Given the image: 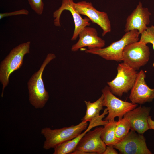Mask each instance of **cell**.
<instances>
[{"instance_id": "cell-1", "label": "cell", "mask_w": 154, "mask_h": 154, "mask_svg": "<svg viewBox=\"0 0 154 154\" xmlns=\"http://www.w3.org/2000/svg\"><path fill=\"white\" fill-rule=\"evenodd\" d=\"M55 58L54 54H48L39 70L32 75L28 82L29 101L36 108H43L49 98L48 93L45 88L42 75L47 64Z\"/></svg>"}, {"instance_id": "cell-2", "label": "cell", "mask_w": 154, "mask_h": 154, "mask_svg": "<svg viewBox=\"0 0 154 154\" xmlns=\"http://www.w3.org/2000/svg\"><path fill=\"white\" fill-rule=\"evenodd\" d=\"M139 35L137 30H131L126 32L121 39L112 43L106 47L88 48L85 52L97 55L107 60L121 62L122 61V52L125 48L131 43L138 41Z\"/></svg>"}, {"instance_id": "cell-3", "label": "cell", "mask_w": 154, "mask_h": 154, "mask_svg": "<svg viewBox=\"0 0 154 154\" xmlns=\"http://www.w3.org/2000/svg\"><path fill=\"white\" fill-rule=\"evenodd\" d=\"M30 42L22 43L14 48L2 61L0 65V81L3 85L1 97H3L5 88L9 82V78L14 71L19 69L22 66L23 58L29 53Z\"/></svg>"}, {"instance_id": "cell-4", "label": "cell", "mask_w": 154, "mask_h": 154, "mask_svg": "<svg viewBox=\"0 0 154 154\" xmlns=\"http://www.w3.org/2000/svg\"><path fill=\"white\" fill-rule=\"evenodd\" d=\"M87 122L82 121L76 125L52 129L45 127L41 133L45 138L43 148L46 150L54 148L60 144L72 139L81 134L87 128Z\"/></svg>"}, {"instance_id": "cell-5", "label": "cell", "mask_w": 154, "mask_h": 154, "mask_svg": "<svg viewBox=\"0 0 154 154\" xmlns=\"http://www.w3.org/2000/svg\"><path fill=\"white\" fill-rule=\"evenodd\" d=\"M117 70V74L115 78L107 83L113 94L121 97L124 93L131 90L138 72L123 62L118 65Z\"/></svg>"}, {"instance_id": "cell-6", "label": "cell", "mask_w": 154, "mask_h": 154, "mask_svg": "<svg viewBox=\"0 0 154 154\" xmlns=\"http://www.w3.org/2000/svg\"><path fill=\"white\" fill-rule=\"evenodd\" d=\"M102 92L104 96L103 106L106 107L108 111L105 120H113L116 117L121 119L127 113L137 106V104L124 101L116 97L108 86H105Z\"/></svg>"}, {"instance_id": "cell-7", "label": "cell", "mask_w": 154, "mask_h": 154, "mask_svg": "<svg viewBox=\"0 0 154 154\" xmlns=\"http://www.w3.org/2000/svg\"><path fill=\"white\" fill-rule=\"evenodd\" d=\"M150 55L149 47L138 41L131 43L125 48L122 52V61L137 70L147 63Z\"/></svg>"}, {"instance_id": "cell-8", "label": "cell", "mask_w": 154, "mask_h": 154, "mask_svg": "<svg viewBox=\"0 0 154 154\" xmlns=\"http://www.w3.org/2000/svg\"><path fill=\"white\" fill-rule=\"evenodd\" d=\"M143 135L131 130L122 140L113 145L120 153L123 154H151L147 147Z\"/></svg>"}, {"instance_id": "cell-9", "label": "cell", "mask_w": 154, "mask_h": 154, "mask_svg": "<svg viewBox=\"0 0 154 154\" xmlns=\"http://www.w3.org/2000/svg\"><path fill=\"white\" fill-rule=\"evenodd\" d=\"M74 6L80 14L86 16L93 23L101 28L103 31L102 36L111 31V22L106 13L98 11L91 3L85 1L75 3Z\"/></svg>"}, {"instance_id": "cell-10", "label": "cell", "mask_w": 154, "mask_h": 154, "mask_svg": "<svg viewBox=\"0 0 154 154\" xmlns=\"http://www.w3.org/2000/svg\"><path fill=\"white\" fill-rule=\"evenodd\" d=\"M74 3L73 0H62L61 6L53 13L54 25L57 27H60L61 26L60 18L62 12L64 10H68L70 12L75 25L74 31L71 39L72 41L76 40L81 31L85 27L90 25L89 18L87 17L82 18L77 11L74 6Z\"/></svg>"}, {"instance_id": "cell-11", "label": "cell", "mask_w": 154, "mask_h": 154, "mask_svg": "<svg viewBox=\"0 0 154 154\" xmlns=\"http://www.w3.org/2000/svg\"><path fill=\"white\" fill-rule=\"evenodd\" d=\"M103 127H97L88 132L80 141L75 150L87 154H103L106 147L100 137Z\"/></svg>"}, {"instance_id": "cell-12", "label": "cell", "mask_w": 154, "mask_h": 154, "mask_svg": "<svg viewBox=\"0 0 154 154\" xmlns=\"http://www.w3.org/2000/svg\"><path fill=\"white\" fill-rule=\"evenodd\" d=\"M146 76L142 70L138 73L129 96L130 101L134 104H142L154 100V88H151L147 85L145 80Z\"/></svg>"}, {"instance_id": "cell-13", "label": "cell", "mask_w": 154, "mask_h": 154, "mask_svg": "<svg viewBox=\"0 0 154 154\" xmlns=\"http://www.w3.org/2000/svg\"><path fill=\"white\" fill-rule=\"evenodd\" d=\"M151 15L148 8L143 7L141 3L139 2L135 9L127 17L124 31L127 32L136 29L141 34L149 23Z\"/></svg>"}, {"instance_id": "cell-14", "label": "cell", "mask_w": 154, "mask_h": 154, "mask_svg": "<svg viewBox=\"0 0 154 154\" xmlns=\"http://www.w3.org/2000/svg\"><path fill=\"white\" fill-rule=\"evenodd\" d=\"M151 108L140 106L129 111L123 117L129 122L131 129L141 134L150 129L148 122Z\"/></svg>"}, {"instance_id": "cell-15", "label": "cell", "mask_w": 154, "mask_h": 154, "mask_svg": "<svg viewBox=\"0 0 154 154\" xmlns=\"http://www.w3.org/2000/svg\"><path fill=\"white\" fill-rule=\"evenodd\" d=\"M78 37V41L71 47L72 52H76L85 47L88 48H102L105 45V40L98 36L96 29L93 27H85L80 33Z\"/></svg>"}, {"instance_id": "cell-16", "label": "cell", "mask_w": 154, "mask_h": 154, "mask_svg": "<svg viewBox=\"0 0 154 154\" xmlns=\"http://www.w3.org/2000/svg\"><path fill=\"white\" fill-rule=\"evenodd\" d=\"M103 100L104 96L102 94L101 96L94 102H91L89 101H84L86 110L82 121L90 122L98 117L100 115V111L103 109Z\"/></svg>"}, {"instance_id": "cell-17", "label": "cell", "mask_w": 154, "mask_h": 154, "mask_svg": "<svg viewBox=\"0 0 154 154\" xmlns=\"http://www.w3.org/2000/svg\"><path fill=\"white\" fill-rule=\"evenodd\" d=\"M93 127L88 125L84 132L74 138L63 143L54 148V154H71L76 149L80 141L88 131Z\"/></svg>"}, {"instance_id": "cell-18", "label": "cell", "mask_w": 154, "mask_h": 154, "mask_svg": "<svg viewBox=\"0 0 154 154\" xmlns=\"http://www.w3.org/2000/svg\"><path fill=\"white\" fill-rule=\"evenodd\" d=\"M116 123L117 121L114 120L109 121L103 127L100 137L106 145H113L119 141L116 137Z\"/></svg>"}, {"instance_id": "cell-19", "label": "cell", "mask_w": 154, "mask_h": 154, "mask_svg": "<svg viewBox=\"0 0 154 154\" xmlns=\"http://www.w3.org/2000/svg\"><path fill=\"white\" fill-rule=\"evenodd\" d=\"M130 130V125L127 119L124 117L119 119L117 121L115 130L116 138L119 141H121L126 136Z\"/></svg>"}, {"instance_id": "cell-20", "label": "cell", "mask_w": 154, "mask_h": 154, "mask_svg": "<svg viewBox=\"0 0 154 154\" xmlns=\"http://www.w3.org/2000/svg\"><path fill=\"white\" fill-rule=\"evenodd\" d=\"M141 34V37L139 41L146 45L147 43L151 44L154 50V26L151 25L147 27Z\"/></svg>"}, {"instance_id": "cell-21", "label": "cell", "mask_w": 154, "mask_h": 154, "mask_svg": "<svg viewBox=\"0 0 154 154\" xmlns=\"http://www.w3.org/2000/svg\"><path fill=\"white\" fill-rule=\"evenodd\" d=\"M32 9L37 14L41 15L43 12L44 4L42 0H28Z\"/></svg>"}, {"instance_id": "cell-22", "label": "cell", "mask_w": 154, "mask_h": 154, "mask_svg": "<svg viewBox=\"0 0 154 154\" xmlns=\"http://www.w3.org/2000/svg\"><path fill=\"white\" fill-rule=\"evenodd\" d=\"M29 12L25 9H22L10 12H5L0 14V19L8 16H14L21 15H28Z\"/></svg>"}, {"instance_id": "cell-23", "label": "cell", "mask_w": 154, "mask_h": 154, "mask_svg": "<svg viewBox=\"0 0 154 154\" xmlns=\"http://www.w3.org/2000/svg\"><path fill=\"white\" fill-rule=\"evenodd\" d=\"M113 145H106V149L103 154H118V152L114 149Z\"/></svg>"}, {"instance_id": "cell-24", "label": "cell", "mask_w": 154, "mask_h": 154, "mask_svg": "<svg viewBox=\"0 0 154 154\" xmlns=\"http://www.w3.org/2000/svg\"><path fill=\"white\" fill-rule=\"evenodd\" d=\"M148 122L150 129L154 130V121L151 118V117L149 116L148 118Z\"/></svg>"}]
</instances>
